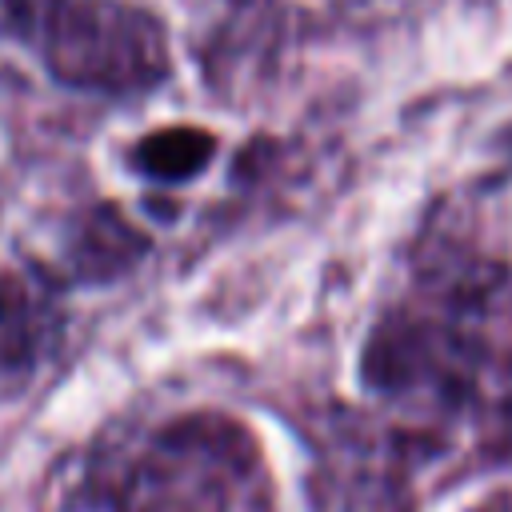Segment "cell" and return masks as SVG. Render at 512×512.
Here are the masks:
<instances>
[{"instance_id":"6da1fadb","label":"cell","mask_w":512,"mask_h":512,"mask_svg":"<svg viewBox=\"0 0 512 512\" xmlns=\"http://www.w3.org/2000/svg\"><path fill=\"white\" fill-rule=\"evenodd\" d=\"M44 56L56 80L88 92H136L168 72L160 20L124 0H48Z\"/></svg>"},{"instance_id":"7a4b0ae2","label":"cell","mask_w":512,"mask_h":512,"mask_svg":"<svg viewBox=\"0 0 512 512\" xmlns=\"http://www.w3.org/2000/svg\"><path fill=\"white\" fill-rule=\"evenodd\" d=\"M212 148H216L212 136L200 128H168V132L148 136L136 148V168L160 184H176V180L196 176L208 164Z\"/></svg>"},{"instance_id":"3957f363","label":"cell","mask_w":512,"mask_h":512,"mask_svg":"<svg viewBox=\"0 0 512 512\" xmlns=\"http://www.w3.org/2000/svg\"><path fill=\"white\" fill-rule=\"evenodd\" d=\"M8 12L20 20V24H28V12H32V0H8Z\"/></svg>"}]
</instances>
